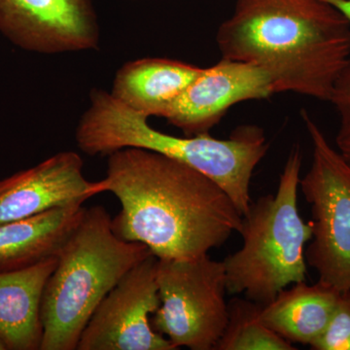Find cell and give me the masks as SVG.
<instances>
[{
	"mask_svg": "<svg viewBox=\"0 0 350 350\" xmlns=\"http://www.w3.org/2000/svg\"><path fill=\"white\" fill-rule=\"evenodd\" d=\"M100 184L121 204L111 220L115 234L145 244L158 259L204 256L241 229V214L215 182L157 152H113Z\"/></svg>",
	"mask_w": 350,
	"mask_h": 350,
	"instance_id": "1",
	"label": "cell"
},
{
	"mask_svg": "<svg viewBox=\"0 0 350 350\" xmlns=\"http://www.w3.org/2000/svg\"><path fill=\"white\" fill-rule=\"evenodd\" d=\"M216 42L222 59L264 69L275 94L329 101L350 64L349 22L323 0H237Z\"/></svg>",
	"mask_w": 350,
	"mask_h": 350,
	"instance_id": "2",
	"label": "cell"
},
{
	"mask_svg": "<svg viewBox=\"0 0 350 350\" xmlns=\"http://www.w3.org/2000/svg\"><path fill=\"white\" fill-rule=\"evenodd\" d=\"M80 150L90 156H108L135 147L163 154L194 167L229 196L241 216L251 202L253 172L269 150L262 129L239 126L228 139L209 133L174 137L156 130L148 118L126 107L111 93L94 88L90 107L75 131Z\"/></svg>",
	"mask_w": 350,
	"mask_h": 350,
	"instance_id": "3",
	"label": "cell"
},
{
	"mask_svg": "<svg viewBox=\"0 0 350 350\" xmlns=\"http://www.w3.org/2000/svg\"><path fill=\"white\" fill-rule=\"evenodd\" d=\"M103 206L85 209L57 253V265L44 290L40 350H76L101 301L138 262L153 254L144 243L113 232Z\"/></svg>",
	"mask_w": 350,
	"mask_h": 350,
	"instance_id": "4",
	"label": "cell"
},
{
	"mask_svg": "<svg viewBox=\"0 0 350 350\" xmlns=\"http://www.w3.org/2000/svg\"><path fill=\"white\" fill-rule=\"evenodd\" d=\"M301 167V150L295 145L275 195L251 202L241 216L243 245L222 261L229 293L266 305L289 285L306 282V245L312 227L299 213Z\"/></svg>",
	"mask_w": 350,
	"mask_h": 350,
	"instance_id": "5",
	"label": "cell"
},
{
	"mask_svg": "<svg viewBox=\"0 0 350 350\" xmlns=\"http://www.w3.org/2000/svg\"><path fill=\"white\" fill-rule=\"evenodd\" d=\"M301 115L312 144V165L299 187L312 215L306 264L319 282L342 293L350 291V165L310 114Z\"/></svg>",
	"mask_w": 350,
	"mask_h": 350,
	"instance_id": "6",
	"label": "cell"
},
{
	"mask_svg": "<svg viewBox=\"0 0 350 350\" xmlns=\"http://www.w3.org/2000/svg\"><path fill=\"white\" fill-rule=\"evenodd\" d=\"M161 305L151 320L175 349L213 350L228 323L222 261L208 254L191 260L158 259Z\"/></svg>",
	"mask_w": 350,
	"mask_h": 350,
	"instance_id": "7",
	"label": "cell"
},
{
	"mask_svg": "<svg viewBox=\"0 0 350 350\" xmlns=\"http://www.w3.org/2000/svg\"><path fill=\"white\" fill-rule=\"evenodd\" d=\"M157 267L152 254L123 276L94 310L77 350H175L151 323L161 305Z\"/></svg>",
	"mask_w": 350,
	"mask_h": 350,
	"instance_id": "8",
	"label": "cell"
},
{
	"mask_svg": "<svg viewBox=\"0 0 350 350\" xmlns=\"http://www.w3.org/2000/svg\"><path fill=\"white\" fill-rule=\"evenodd\" d=\"M0 33L43 55L98 50L100 43L92 0H0Z\"/></svg>",
	"mask_w": 350,
	"mask_h": 350,
	"instance_id": "9",
	"label": "cell"
},
{
	"mask_svg": "<svg viewBox=\"0 0 350 350\" xmlns=\"http://www.w3.org/2000/svg\"><path fill=\"white\" fill-rule=\"evenodd\" d=\"M275 94L271 77L253 64L221 59L202 73L165 114L185 137L209 133L234 105Z\"/></svg>",
	"mask_w": 350,
	"mask_h": 350,
	"instance_id": "10",
	"label": "cell"
},
{
	"mask_svg": "<svg viewBox=\"0 0 350 350\" xmlns=\"http://www.w3.org/2000/svg\"><path fill=\"white\" fill-rule=\"evenodd\" d=\"M84 163L75 151L55 154L31 169L0 180V225L23 220L56 207L85 202L100 194V181L83 174Z\"/></svg>",
	"mask_w": 350,
	"mask_h": 350,
	"instance_id": "11",
	"label": "cell"
},
{
	"mask_svg": "<svg viewBox=\"0 0 350 350\" xmlns=\"http://www.w3.org/2000/svg\"><path fill=\"white\" fill-rule=\"evenodd\" d=\"M57 265V255L0 273V338L6 350H40L44 290Z\"/></svg>",
	"mask_w": 350,
	"mask_h": 350,
	"instance_id": "12",
	"label": "cell"
},
{
	"mask_svg": "<svg viewBox=\"0 0 350 350\" xmlns=\"http://www.w3.org/2000/svg\"><path fill=\"white\" fill-rule=\"evenodd\" d=\"M193 64L163 57L129 62L117 71L111 94L133 111L163 117L202 73Z\"/></svg>",
	"mask_w": 350,
	"mask_h": 350,
	"instance_id": "13",
	"label": "cell"
},
{
	"mask_svg": "<svg viewBox=\"0 0 350 350\" xmlns=\"http://www.w3.org/2000/svg\"><path fill=\"white\" fill-rule=\"evenodd\" d=\"M83 204L75 202L0 225V273L57 256L86 209Z\"/></svg>",
	"mask_w": 350,
	"mask_h": 350,
	"instance_id": "14",
	"label": "cell"
},
{
	"mask_svg": "<svg viewBox=\"0 0 350 350\" xmlns=\"http://www.w3.org/2000/svg\"><path fill=\"white\" fill-rule=\"evenodd\" d=\"M340 292L324 283H295L262 305V323L294 344H312L323 332L337 306Z\"/></svg>",
	"mask_w": 350,
	"mask_h": 350,
	"instance_id": "15",
	"label": "cell"
},
{
	"mask_svg": "<svg viewBox=\"0 0 350 350\" xmlns=\"http://www.w3.org/2000/svg\"><path fill=\"white\" fill-rule=\"evenodd\" d=\"M262 305L250 299L228 303V323L215 350H295L293 344L262 323Z\"/></svg>",
	"mask_w": 350,
	"mask_h": 350,
	"instance_id": "16",
	"label": "cell"
},
{
	"mask_svg": "<svg viewBox=\"0 0 350 350\" xmlns=\"http://www.w3.org/2000/svg\"><path fill=\"white\" fill-rule=\"evenodd\" d=\"M310 347L313 350H350V291L340 293L325 329Z\"/></svg>",
	"mask_w": 350,
	"mask_h": 350,
	"instance_id": "17",
	"label": "cell"
},
{
	"mask_svg": "<svg viewBox=\"0 0 350 350\" xmlns=\"http://www.w3.org/2000/svg\"><path fill=\"white\" fill-rule=\"evenodd\" d=\"M340 117L336 144L342 158L350 165V64L338 76L330 100Z\"/></svg>",
	"mask_w": 350,
	"mask_h": 350,
	"instance_id": "18",
	"label": "cell"
},
{
	"mask_svg": "<svg viewBox=\"0 0 350 350\" xmlns=\"http://www.w3.org/2000/svg\"><path fill=\"white\" fill-rule=\"evenodd\" d=\"M337 8L347 18L350 24V0H323Z\"/></svg>",
	"mask_w": 350,
	"mask_h": 350,
	"instance_id": "19",
	"label": "cell"
},
{
	"mask_svg": "<svg viewBox=\"0 0 350 350\" xmlns=\"http://www.w3.org/2000/svg\"><path fill=\"white\" fill-rule=\"evenodd\" d=\"M0 350H6L5 345L2 342L1 338H0Z\"/></svg>",
	"mask_w": 350,
	"mask_h": 350,
	"instance_id": "20",
	"label": "cell"
}]
</instances>
